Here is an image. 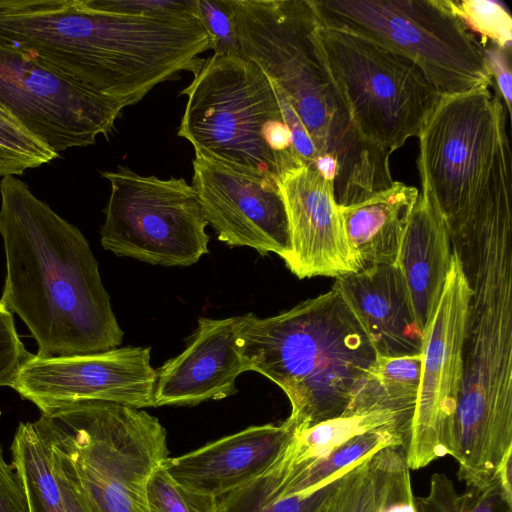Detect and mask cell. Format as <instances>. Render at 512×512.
<instances>
[{
  "label": "cell",
  "mask_w": 512,
  "mask_h": 512,
  "mask_svg": "<svg viewBox=\"0 0 512 512\" xmlns=\"http://www.w3.org/2000/svg\"><path fill=\"white\" fill-rule=\"evenodd\" d=\"M6 275L0 301L16 313L41 357L117 348L124 332L82 232L15 176L0 181Z\"/></svg>",
  "instance_id": "1"
},
{
  "label": "cell",
  "mask_w": 512,
  "mask_h": 512,
  "mask_svg": "<svg viewBox=\"0 0 512 512\" xmlns=\"http://www.w3.org/2000/svg\"><path fill=\"white\" fill-rule=\"evenodd\" d=\"M450 237L471 289L450 456L466 487H484L512 450V209Z\"/></svg>",
  "instance_id": "2"
},
{
  "label": "cell",
  "mask_w": 512,
  "mask_h": 512,
  "mask_svg": "<svg viewBox=\"0 0 512 512\" xmlns=\"http://www.w3.org/2000/svg\"><path fill=\"white\" fill-rule=\"evenodd\" d=\"M245 372L275 383L291 405L295 432L341 416L360 391L377 352L339 288L276 316L244 315Z\"/></svg>",
  "instance_id": "3"
},
{
  "label": "cell",
  "mask_w": 512,
  "mask_h": 512,
  "mask_svg": "<svg viewBox=\"0 0 512 512\" xmlns=\"http://www.w3.org/2000/svg\"><path fill=\"white\" fill-rule=\"evenodd\" d=\"M315 28L314 22L296 21L276 29L263 43L257 63L296 111L318 152L317 168L333 179L338 205L347 206L394 183L390 155L358 134Z\"/></svg>",
  "instance_id": "4"
},
{
  "label": "cell",
  "mask_w": 512,
  "mask_h": 512,
  "mask_svg": "<svg viewBox=\"0 0 512 512\" xmlns=\"http://www.w3.org/2000/svg\"><path fill=\"white\" fill-rule=\"evenodd\" d=\"M34 424L80 484L94 512H148L146 485L168 458L160 421L139 408L87 401Z\"/></svg>",
  "instance_id": "5"
},
{
  "label": "cell",
  "mask_w": 512,
  "mask_h": 512,
  "mask_svg": "<svg viewBox=\"0 0 512 512\" xmlns=\"http://www.w3.org/2000/svg\"><path fill=\"white\" fill-rule=\"evenodd\" d=\"M181 95L178 135L195 154L278 178L304 163L297 155L272 82L252 61L213 54Z\"/></svg>",
  "instance_id": "6"
},
{
  "label": "cell",
  "mask_w": 512,
  "mask_h": 512,
  "mask_svg": "<svg viewBox=\"0 0 512 512\" xmlns=\"http://www.w3.org/2000/svg\"><path fill=\"white\" fill-rule=\"evenodd\" d=\"M508 117L490 88L442 96L418 136L420 196L448 230L512 190Z\"/></svg>",
  "instance_id": "7"
},
{
  "label": "cell",
  "mask_w": 512,
  "mask_h": 512,
  "mask_svg": "<svg viewBox=\"0 0 512 512\" xmlns=\"http://www.w3.org/2000/svg\"><path fill=\"white\" fill-rule=\"evenodd\" d=\"M318 20L415 63L441 96L490 88L484 49L446 0H311Z\"/></svg>",
  "instance_id": "8"
},
{
  "label": "cell",
  "mask_w": 512,
  "mask_h": 512,
  "mask_svg": "<svg viewBox=\"0 0 512 512\" xmlns=\"http://www.w3.org/2000/svg\"><path fill=\"white\" fill-rule=\"evenodd\" d=\"M315 34L352 122L366 143L391 155L409 138L420 135L442 96L415 63L318 18Z\"/></svg>",
  "instance_id": "9"
},
{
  "label": "cell",
  "mask_w": 512,
  "mask_h": 512,
  "mask_svg": "<svg viewBox=\"0 0 512 512\" xmlns=\"http://www.w3.org/2000/svg\"><path fill=\"white\" fill-rule=\"evenodd\" d=\"M110 195L100 229L104 249L152 265L186 267L208 252V225L192 185L127 167L105 171Z\"/></svg>",
  "instance_id": "10"
},
{
  "label": "cell",
  "mask_w": 512,
  "mask_h": 512,
  "mask_svg": "<svg viewBox=\"0 0 512 512\" xmlns=\"http://www.w3.org/2000/svg\"><path fill=\"white\" fill-rule=\"evenodd\" d=\"M470 297L468 280L454 251L442 295L423 331L420 383L404 448L410 470L452 453Z\"/></svg>",
  "instance_id": "11"
},
{
  "label": "cell",
  "mask_w": 512,
  "mask_h": 512,
  "mask_svg": "<svg viewBox=\"0 0 512 512\" xmlns=\"http://www.w3.org/2000/svg\"><path fill=\"white\" fill-rule=\"evenodd\" d=\"M0 104L56 153L95 143L125 108L33 55L0 45Z\"/></svg>",
  "instance_id": "12"
},
{
  "label": "cell",
  "mask_w": 512,
  "mask_h": 512,
  "mask_svg": "<svg viewBox=\"0 0 512 512\" xmlns=\"http://www.w3.org/2000/svg\"><path fill=\"white\" fill-rule=\"evenodd\" d=\"M156 377L150 348L123 347L74 356L32 354L12 388L41 413L87 401L141 409L154 406Z\"/></svg>",
  "instance_id": "13"
},
{
  "label": "cell",
  "mask_w": 512,
  "mask_h": 512,
  "mask_svg": "<svg viewBox=\"0 0 512 512\" xmlns=\"http://www.w3.org/2000/svg\"><path fill=\"white\" fill-rule=\"evenodd\" d=\"M192 165L191 185L220 241L288 256V220L276 178L202 154Z\"/></svg>",
  "instance_id": "14"
},
{
  "label": "cell",
  "mask_w": 512,
  "mask_h": 512,
  "mask_svg": "<svg viewBox=\"0 0 512 512\" xmlns=\"http://www.w3.org/2000/svg\"><path fill=\"white\" fill-rule=\"evenodd\" d=\"M277 184L284 202L290 252L283 260L299 279H336L360 270L347 239L334 184L316 166L302 163L283 172Z\"/></svg>",
  "instance_id": "15"
},
{
  "label": "cell",
  "mask_w": 512,
  "mask_h": 512,
  "mask_svg": "<svg viewBox=\"0 0 512 512\" xmlns=\"http://www.w3.org/2000/svg\"><path fill=\"white\" fill-rule=\"evenodd\" d=\"M244 315L224 319L201 317L185 350L158 371L154 406H192L237 392L245 372L241 328Z\"/></svg>",
  "instance_id": "16"
},
{
  "label": "cell",
  "mask_w": 512,
  "mask_h": 512,
  "mask_svg": "<svg viewBox=\"0 0 512 512\" xmlns=\"http://www.w3.org/2000/svg\"><path fill=\"white\" fill-rule=\"evenodd\" d=\"M294 434L286 421L250 426L187 454L168 457L163 467L180 485L217 498L265 472Z\"/></svg>",
  "instance_id": "17"
},
{
  "label": "cell",
  "mask_w": 512,
  "mask_h": 512,
  "mask_svg": "<svg viewBox=\"0 0 512 512\" xmlns=\"http://www.w3.org/2000/svg\"><path fill=\"white\" fill-rule=\"evenodd\" d=\"M334 284L363 324L378 356L421 353L423 331L395 264L363 268Z\"/></svg>",
  "instance_id": "18"
},
{
  "label": "cell",
  "mask_w": 512,
  "mask_h": 512,
  "mask_svg": "<svg viewBox=\"0 0 512 512\" xmlns=\"http://www.w3.org/2000/svg\"><path fill=\"white\" fill-rule=\"evenodd\" d=\"M453 255L445 221L419 192L404 229L395 265L406 283L422 331L442 295Z\"/></svg>",
  "instance_id": "19"
},
{
  "label": "cell",
  "mask_w": 512,
  "mask_h": 512,
  "mask_svg": "<svg viewBox=\"0 0 512 512\" xmlns=\"http://www.w3.org/2000/svg\"><path fill=\"white\" fill-rule=\"evenodd\" d=\"M419 191L394 181L387 189L339 206L347 239L360 269L395 264L408 217Z\"/></svg>",
  "instance_id": "20"
},
{
  "label": "cell",
  "mask_w": 512,
  "mask_h": 512,
  "mask_svg": "<svg viewBox=\"0 0 512 512\" xmlns=\"http://www.w3.org/2000/svg\"><path fill=\"white\" fill-rule=\"evenodd\" d=\"M293 470V462L285 449L261 475L217 497V512H318L349 469L303 492L295 491L292 486Z\"/></svg>",
  "instance_id": "21"
},
{
  "label": "cell",
  "mask_w": 512,
  "mask_h": 512,
  "mask_svg": "<svg viewBox=\"0 0 512 512\" xmlns=\"http://www.w3.org/2000/svg\"><path fill=\"white\" fill-rule=\"evenodd\" d=\"M421 374V353L377 356L346 411L390 409L414 413Z\"/></svg>",
  "instance_id": "22"
},
{
  "label": "cell",
  "mask_w": 512,
  "mask_h": 512,
  "mask_svg": "<svg viewBox=\"0 0 512 512\" xmlns=\"http://www.w3.org/2000/svg\"><path fill=\"white\" fill-rule=\"evenodd\" d=\"M11 459L28 512H67L48 445L34 422H21L11 444Z\"/></svg>",
  "instance_id": "23"
},
{
  "label": "cell",
  "mask_w": 512,
  "mask_h": 512,
  "mask_svg": "<svg viewBox=\"0 0 512 512\" xmlns=\"http://www.w3.org/2000/svg\"><path fill=\"white\" fill-rule=\"evenodd\" d=\"M407 442L408 434L399 428H380L362 433L310 465L295 463L292 485L297 492L312 490L346 472L361 458L386 447L405 448Z\"/></svg>",
  "instance_id": "24"
},
{
  "label": "cell",
  "mask_w": 512,
  "mask_h": 512,
  "mask_svg": "<svg viewBox=\"0 0 512 512\" xmlns=\"http://www.w3.org/2000/svg\"><path fill=\"white\" fill-rule=\"evenodd\" d=\"M415 502L418 512H512V504L505 500L495 478L486 488H467L460 493L446 474L435 473L428 493Z\"/></svg>",
  "instance_id": "25"
},
{
  "label": "cell",
  "mask_w": 512,
  "mask_h": 512,
  "mask_svg": "<svg viewBox=\"0 0 512 512\" xmlns=\"http://www.w3.org/2000/svg\"><path fill=\"white\" fill-rule=\"evenodd\" d=\"M59 154L31 134L0 104V176L21 175Z\"/></svg>",
  "instance_id": "26"
},
{
  "label": "cell",
  "mask_w": 512,
  "mask_h": 512,
  "mask_svg": "<svg viewBox=\"0 0 512 512\" xmlns=\"http://www.w3.org/2000/svg\"><path fill=\"white\" fill-rule=\"evenodd\" d=\"M373 463L377 512H418L404 448L391 446L378 450L373 454Z\"/></svg>",
  "instance_id": "27"
},
{
  "label": "cell",
  "mask_w": 512,
  "mask_h": 512,
  "mask_svg": "<svg viewBox=\"0 0 512 512\" xmlns=\"http://www.w3.org/2000/svg\"><path fill=\"white\" fill-rule=\"evenodd\" d=\"M374 453L349 468L318 512H377Z\"/></svg>",
  "instance_id": "28"
},
{
  "label": "cell",
  "mask_w": 512,
  "mask_h": 512,
  "mask_svg": "<svg viewBox=\"0 0 512 512\" xmlns=\"http://www.w3.org/2000/svg\"><path fill=\"white\" fill-rule=\"evenodd\" d=\"M467 29L480 35L482 47L488 43L511 50L512 18L498 2L489 0H446Z\"/></svg>",
  "instance_id": "29"
},
{
  "label": "cell",
  "mask_w": 512,
  "mask_h": 512,
  "mask_svg": "<svg viewBox=\"0 0 512 512\" xmlns=\"http://www.w3.org/2000/svg\"><path fill=\"white\" fill-rule=\"evenodd\" d=\"M148 512H217V498L177 483L163 463L150 475L146 485Z\"/></svg>",
  "instance_id": "30"
},
{
  "label": "cell",
  "mask_w": 512,
  "mask_h": 512,
  "mask_svg": "<svg viewBox=\"0 0 512 512\" xmlns=\"http://www.w3.org/2000/svg\"><path fill=\"white\" fill-rule=\"evenodd\" d=\"M96 10L147 18H200L198 0H83Z\"/></svg>",
  "instance_id": "31"
},
{
  "label": "cell",
  "mask_w": 512,
  "mask_h": 512,
  "mask_svg": "<svg viewBox=\"0 0 512 512\" xmlns=\"http://www.w3.org/2000/svg\"><path fill=\"white\" fill-rule=\"evenodd\" d=\"M31 355L17 333L13 313L0 301V387L12 388Z\"/></svg>",
  "instance_id": "32"
},
{
  "label": "cell",
  "mask_w": 512,
  "mask_h": 512,
  "mask_svg": "<svg viewBox=\"0 0 512 512\" xmlns=\"http://www.w3.org/2000/svg\"><path fill=\"white\" fill-rule=\"evenodd\" d=\"M198 6L213 54L242 56L223 0H198Z\"/></svg>",
  "instance_id": "33"
},
{
  "label": "cell",
  "mask_w": 512,
  "mask_h": 512,
  "mask_svg": "<svg viewBox=\"0 0 512 512\" xmlns=\"http://www.w3.org/2000/svg\"><path fill=\"white\" fill-rule=\"evenodd\" d=\"M272 85L279 102L283 119L291 133L293 147L297 155L304 163L317 167L319 162V155L306 128L304 127L292 105L285 97L284 93L273 82Z\"/></svg>",
  "instance_id": "34"
},
{
  "label": "cell",
  "mask_w": 512,
  "mask_h": 512,
  "mask_svg": "<svg viewBox=\"0 0 512 512\" xmlns=\"http://www.w3.org/2000/svg\"><path fill=\"white\" fill-rule=\"evenodd\" d=\"M483 49L492 79L496 82L497 92L510 117L512 111L511 50L502 49L490 43L484 45Z\"/></svg>",
  "instance_id": "35"
},
{
  "label": "cell",
  "mask_w": 512,
  "mask_h": 512,
  "mask_svg": "<svg viewBox=\"0 0 512 512\" xmlns=\"http://www.w3.org/2000/svg\"><path fill=\"white\" fill-rule=\"evenodd\" d=\"M54 474L67 512H94L80 484L64 462L51 451Z\"/></svg>",
  "instance_id": "36"
},
{
  "label": "cell",
  "mask_w": 512,
  "mask_h": 512,
  "mask_svg": "<svg viewBox=\"0 0 512 512\" xmlns=\"http://www.w3.org/2000/svg\"><path fill=\"white\" fill-rule=\"evenodd\" d=\"M0 512H28L19 477L0 444Z\"/></svg>",
  "instance_id": "37"
},
{
  "label": "cell",
  "mask_w": 512,
  "mask_h": 512,
  "mask_svg": "<svg viewBox=\"0 0 512 512\" xmlns=\"http://www.w3.org/2000/svg\"><path fill=\"white\" fill-rule=\"evenodd\" d=\"M505 500L512 504V450L509 451L494 476Z\"/></svg>",
  "instance_id": "38"
}]
</instances>
